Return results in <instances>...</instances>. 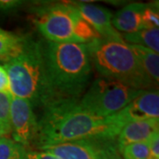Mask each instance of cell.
<instances>
[{
    "mask_svg": "<svg viewBox=\"0 0 159 159\" xmlns=\"http://www.w3.org/2000/svg\"><path fill=\"white\" fill-rule=\"evenodd\" d=\"M86 45L91 66L102 78L118 80L142 90L152 88L137 57L123 39L100 37Z\"/></svg>",
    "mask_w": 159,
    "mask_h": 159,
    "instance_id": "obj_4",
    "label": "cell"
},
{
    "mask_svg": "<svg viewBox=\"0 0 159 159\" xmlns=\"http://www.w3.org/2000/svg\"><path fill=\"white\" fill-rule=\"evenodd\" d=\"M11 95L0 93V137L11 133L10 122V104Z\"/></svg>",
    "mask_w": 159,
    "mask_h": 159,
    "instance_id": "obj_16",
    "label": "cell"
},
{
    "mask_svg": "<svg viewBox=\"0 0 159 159\" xmlns=\"http://www.w3.org/2000/svg\"><path fill=\"white\" fill-rule=\"evenodd\" d=\"M0 93L11 95L8 74L4 66L1 64H0Z\"/></svg>",
    "mask_w": 159,
    "mask_h": 159,
    "instance_id": "obj_22",
    "label": "cell"
},
{
    "mask_svg": "<svg viewBox=\"0 0 159 159\" xmlns=\"http://www.w3.org/2000/svg\"><path fill=\"white\" fill-rule=\"evenodd\" d=\"M141 91L118 80L101 77L92 82L78 103L86 111L105 118L119 112Z\"/></svg>",
    "mask_w": 159,
    "mask_h": 159,
    "instance_id": "obj_6",
    "label": "cell"
},
{
    "mask_svg": "<svg viewBox=\"0 0 159 159\" xmlns=\"http://www.w3.org/2000/svg\"><path fill=\"white\" fill-rule=\"evenodd\" d=\"M22 35H17L0 28V59L9 54L20 43Z\"/></svg>",
    "mask_w": 159,
    "mask_h": 159,
    "instance_id": "obj_18",
    "label": "cell"
},
{
    "mask_svg": "<svg viewBox=\"0 0 159 159\" xmlns=\"http://www.w3.org/2000/svg\"><path fill=\"white\" fill-rule=\"evenodd\" d=\"M158 128L159 119L125 124L117 137V146L119 154L125 146L129 144L148 142L154 134L159 132Z\"/></svg>",
    "mask_w": 159,
    "mask_h": 159,
    "instance_id": "obj_11",
    "label": "cell"
},
{
    "mask_svg": "<svg viewBox=\"0 0 159 159\" xmlns=\"http://www.w3.org/2000/svg\"><path fill=\"white\" fill-rule=\"evenodd\" d=\"M122 39L128 44H135L148 48L158 53L159 30L158 29H141L134 33L121 34Z\"/></svg>",
    "mask_w": 159,
    "mask_h": 159,
    "instance_id": "obj_14",
    "label": "cell"
},
{
    "mask_svg": "<svg viewBox=\"0 0 159 159\" xmlns=\"http://www.w3.org/2000/svg\"><path fill=\"white\" fill-rule=\"evenodd\" d=\"M111 159H122V157H121V156H120V154H119V155H117V156H115V157H113Z\"/></svg>",
    "mask_w": 159,
    "mask_h": 159,
    "instance_id": "obj_24",
    "label": "cell"
},
{
    "mask_svg": "<svg viewBox=\"0 0 159 159\" xmlns=\"http://www.w3.org/2000/svg\"><path fill=\"white\" fill-rule=\"evenodd\" d=\"M128 44V43H127ZM138 59L142 73L148 80L150 86L156 89L159 80V55L158 53L143 46L128 44Z\"/></svg>",
    "mask_w": 159,
    "mask_h": 159,
    "instance_id": "obj_13",
    "label": "cell"
},
{
    "mask_svg": "<svg viewBox=\"0 0 159 159\" xmlns=\"http://www.w3.org/2000/svg\"><path fill=\"white\" fill-rule=\"evenodd\" d=\"M79 99H61L43 108L38 121V148L84 139H117L124 124L115 114L102 118L79 106Z\"/></svg>",
    "mask_w": 159,
    "mask_h": 159,
    "instance_id": "obj_1",
    "label": "cell"
},
{
    "mask_svg": "<svg viewBox=\"0 0 159 159\" xmlns=\"http://www.w3.org/2000/svg\"><path fill=\"white\" fill-rule=\"evenodd\" d=\"M24 2L20 0H0V12L10 13L18 11L23 6Z\"/></svg>",
    "mask_w": 159,
    "mask_h": 159,
    "instance_id": "obj_20",
    "label": "cell"
},
{
    "mask_svg": "<svg viewBox=\"0 0 159 159\" xmlns=\"http://www.w3.org/2000/svg\"><path fill=\"white\" fill-rule=\"evenodd\" d=\"M36 13V27L46 41L87 44L101 37L73 4L46 5Z\"/></svg>",
    "mask_w": 159,
    "mask_h": 159,
    "instance_id": "obj_5",
    "label": "cell"
},
{
    "mask_svg": "<svg viewBox=\"0 0 159 159\" xmlns=\"http://www.w3.org/2000/svg\"><path fill=\"white\" fill-rule=\"evenodd\" d=\"M8 74L12 97L26 99L33 107H42L52 102L46 75L43 42L22 36L12 51L0 59Z\"/></svg>",
    "mask_w": 159,
    "mask_h": 159,
    "instance_id": "obj_2",
    "label": "cell"
},
{
    "mask_svg": "<svg viewBox=\"0 0 159 159\" xmlns=\"http://www.w3.org/2000/svg\"><path fill=\"white\" fill-rule=\"evenodd\" d=\"M10 122L14 142L27 147L37 140L38 120L29 101L11 96Z\"/></svg>",
    "mask_w": 159,
    "mask_h": 159,
    "instance_id": "obj_8",
    "label": "cell"
},
{
    "mask_svg": "<svg viewBox=\"0 0 159 159\" xmlns=\"http://www.w3.org/2000/svg\"><path fill=\"white\" fill-rule=\"evenodd\" d=\"M149 159H159V132L154 134L148 140Z\"/></svg>",
    "mask_w": 159,
    "mask_h": 159,
    "instance_id": "obj_21",
    "label": "cell"
},
{
    "mask_svg": "<svg viewBox=\"0 0 159 159\" xmlns=\"http://www.w3.org/2000/svg\"><path fill=\"white\" fill-rule=\"evenodd\" d=\"M60 159H111L119 155L117 139H84L39 148Z\"/></svg>",
    "mask_w": 159,
    "mask_h": 159,
    "instance_id": "obj_7",
    "label": "cell"
},
{
    "mask_svg": "<svg viewBox=\"0 0 159 159\" xmlns=\"http://www.w3.org/2000/svg\"><path fill=\"white\" fill-rule=\"evenodd\" d=\"M147 4L132 3L119 10L112 17V26L117 31L131 34L143 29L142 13Z\"/></svg>",
    "mask_w": 159,
    "mask_h": 159,
    "instance_id": "obj_12",
    "label": "cell"
},
{
    "mask_svg": "<svg viewBox=\"0 0 159 159\" xmlns=\"http://www.w3.org/2000/svg\"><path fill=\"white\" fill-rule=\"evenodd\" d=\"M0 159H28V150L26 147L13 140L1 136Z\"/></svg>",
    "mask_w": 159,
    "mask_h": 159,
    "instance_id": "obj_15",
    "label": "cell"
},
{
    "mask_svg": "<svg viewBox=\"0 0 159 159\" xmlns=\"http://www.w3.org/2000/svg\"><path fill=\"white\" fill-rule=\"evenodd\" d=\"M43 48L52 102L79 99L89 82L92 71L87 45L45 41Z\"/></svg>",
    "mask_w": 159,
    "mask_h": 159,
    "instance_id": "obj_3",
    "label": "cell"
},
{
    "mask_svg": "<svg viewBox=\"0 0 159 159\" xmlns=\"http://www.w3.org/2000/svg\"><path fill=\"white\" fill-rule=\"evenodd\" d=\"M120 155L122 159H149L148 141L129 144L120 151Z\"/></svg>",
    "mask_w": 159,
    "mask_h": 159,
    "instance_id": "obj_17",
    "label": "cell"
},
{
    "mask_svg": "<svg viewBox=\"0 0 159 159\" xmlns=\"http://www.w3.org/2000/svg\"><path fill=\"white\" fill-rule=\"evenodd\" d=\"M142 25L143 29H158L159 27V14L158 5L148 4L142 13Z\"/></svg>",
    "mask_w": 159,
    "mask_h": 159,
    "instance_id": "obj_19",
    "label": "cell"
},
{
    "mask_svg": "<svg viewBox=\"0 0 159 159\" xmlns=\"http://www.w3.org/2000/svg\"><path fill=\"white\" fill-rule=\"evenodd\" d=\"M115 116L124 125L130 122L159 119L158 90H142Z\"/></svg>",
    "mask_w": 159,
    "mask_h": 159,
    "instance_id": "obj_9",
    "label": "cell"
},
{
    "mask_svg": "<svg viewBox=\"0 0 159 159\" xmlns=\"http://www.w3.org/2000/svg\"><path fill=\"white\" fill-rule=\"evenodd\" d=\"M28 159H60L53 154L46 151H28Z\"/></svg>",
    "mask_w": 159,
    "mask_h": 159,
    "instance_id": "obj_23",
    "label": "cell"
},
{
    "mask_svg": "<svg viewBox=\"0 0 159 159\" xmlns=\"http://www.w3.org/2000/svg\"><path fill=\"white\" fill-rule=\"evenodd\" d=\"M80 16L97 31L102 38L122 39L121 34L112 26L111 11L98 5L79 2L74 5Z\"/></svg>",
    "mask_w": 159,
    "mask_h": 159,
    "instance_id": "obj_10",
    "label": "cell"
}]
</instances>
